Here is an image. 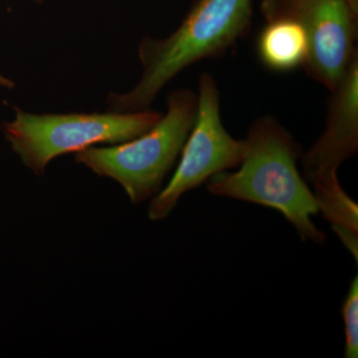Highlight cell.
I'll use <instances>...</instances> for the list:
<instances>
[{
	"label": "cell",
	"mask_w": 358,
	"mask_h": 358,
	"mask_svg": "<svg viewBox=\"0 0 358 358\" xmlns=\"http://www.w3.org/2000/svg\"><path fill=\"white\" fill-rule=\"evenodd\" d=\"M244 143L239 169L207 180L210 194L275 209L296 228L303 242L324 244L326 234L312 220L319 207L299 171L301 148L293 136L275 117L265 115L252 124Z\"/></svg>",
	"instance_id": "1"
},
{
	"label": "cell",
	"mask_w": 358,
	"mask_h": 358,
	"mask_svg": "<svg viewBox=\"0 0 358 358\" xmlns=\"http://www.w3.org/2000/svg\"><path fill=\"white\" fill-rule=\"evenodd\" d=\"M255 0H193L178 27L162 39L145 37L138 47L143 73L126 93H110V112L150 109L157 95L182 71L223 55L251 27Z\"/></svg>",
	"instance_id": "2"
},
{
	"label": "cell",
	"mask_w": 358,
	"mask_h": 358,
	"mask_svg": "<svg viewBox=\"0 0 358 358\" xmlns=\"http://www.w3.org/2000/svg\"><path fill=\"white\" fill-rule=\"evenodd\" d=\"M197 108V93L174 90L167 110L155 127L134 140L114 147H90L75 152L78 164L94 173L117 181L133 204L152 199L185 147Z\"/></svg>",
	"instance_id": "3"
},
{
	"label": "cell",
	"mask_w": 358,
	"mask_h": 358,
	"mask_svg": "<svg viewBox=\"0 0 358 358\" xmlns=\"http://www.w3.org/2000/svg\"><path fill=\"white\" fill-rule=\"evenodd\" d=\"M13 121L2 131L26 167L42 176L61 155L73 154L98 143H126L147 133L162 114L150 109L134 113L31 114L14 108Z\"/></svg>",
	"instance_id": "4"
},
{
	"label": "cell",
	"mask_w": 358,
	"mask_h": 358,
	"mask_svg": "<svg viewBox=\"0 0 358 358\" xmlns=\"http://www.w3.org/2000/svg\"><path fill=\"white\" fill-rule=\"evenodd\" d=\"M217 82L209 73L199 78L197 108L180 162L169 185L150 199L152 221L166 219L185 193L216 174L238 167L245 155L244 140L233 138L224 127Z\"/></svg>",
	"instance_id": "5"
},
{
	"label": "cell",
	"mask_w": 358,
	"mask_h": 358,
	"mask_svg": "<svg viewBox=\"0 0 358 358\" xmlns=\"http://www.w3.org/2000/svg\"><path fill=\"white\" fill-rule=\"evenodd\" d=\"M261 11L266 20L288 17L300 23L308 47L303 68L333 91L357 57L358 16L346 0H262Z\"/></svg>",
	"instance_id": "6"
},
{
	"label": "cell",
	"mask_w": 358,
	"mask_h": 358,
	"mask_svg": "<svg viewBox=\"0 0 358 358\" xmlns=\"http://www.w3.org/2000/svg\"><path fill=\"white\" fill-rule=\"evenodd\" d=\"M326 128L306 154L301 155L303 178L338 174L339 166L358 150V56L331 92Z\"/></svg>",
	"instance_id": "7"
},
{
	"label": "cell",
	"mask_w": 358,
	"mask_h": 358,
	"mask_svg": "<svg viewBox=\"0 0 358 358\" xmlns=\"http://www.w3.org/2000/svg\"><path fill=\"white\" fill-rule=\"evenodd\" d=\"M308 50V39L303 27L288 17L266 20L257 41L261 62L275 72L286 73L303 67Z\"/></svg>",
	"instance_id": "8"
},
{
	"label": "cell",
	"mask_w": 358,
	"mask_h": 358,
	"mask_svg": "<svg viewBox=\"0 0 358 358\" xmlns=\"http://www.w3.org/2000/svg\"><path fill=\"white\" fill-rule=\"evenodd\" d=\"M313 195L322 217L357 262L358 205L341 187L338 174L313 181Z\"/></svg>",
	"instance_id": "9"
},
{
	"label": "cell",
	"mask_w": 358,
	"mask_h": 358,
	"mask_svg": "<svg viewBox=\"0 0 358 358\" xmlns=\"http://www.w3.org/2000/svg\"><path fill=\"white\" fill-rule=\"evenodd\" d=\"M346 358L358 357V277L353 278L343 306Z\"/></svg>",
	"instance_id": "10"
},
{
	"label": "cell",
	"mask_w": 358,
	"mask_h": 358,
	"mask_svg": "<svg viewBox=\"0 0 358 358\" xmlns=\"http://www.w3.org/2000/svg\"><path fill=\"white\" fill-rule=\"evenodd\" d=\"M0 86L4 87V88L7 89H13L14 83L11 80L7 79V78L4 77L3 75L0 74Z\"/></svg>",
	"instance_id": "11"
},
{
	"label": "cell",
	"mask_w": 358,
	"mask_h": 358,
	"mask_svg": "<svg viewBox=\"0 0 358 358\" xmlns=\"http://www.w3.org/2000/svg\"><path fill=\"white\" fill-rule=\"evenodd\" d=\"M348 6L352 9L353 13L355 15L358 16V0H346Z\"/></svg>",
	"instance_id": "12"
},
{
	"label": "cell",
	"mask_w": 358,
	"mask_h": 358,
	"mask_svg": "<svg viewBox=\"0 0 358 358\" xmlns=\"http://www.w3.org/2000/svg\"><path fill=\"white\" fill-rule=\"evenodd\" d=\"M33 1L36 2V3H43L44 0H33Z\"/></svg>",
	"instance_id": "13"
}]
</instances>
